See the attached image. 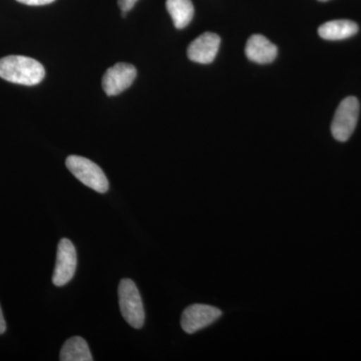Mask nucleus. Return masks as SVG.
Wrapping results in <instances>:
<instances>
[{"instance_id":"1","label":"nucleus","mask_w":361,"mask_h":361,"mask_svg":"<svg viewBox=\"0 0 361 361\" xmlns=\"http://www.w3.org/2000/svg\"><path fill=\"white\" fill-rule=\"evenodd\" d=\"M45 77L44 66L39 61L23 56L0 59V78L13 84L39 85Z\"/></svg>"},{"instance_id":"2","label":"nucleus","mask_w":361,"mask_h":361,"mask_svg":"<svg viewBox=\"0 0 361 361\" xmlns=\"http://www.w3.org/2000/svg\"><path fill=\"white\" fill-rule=\"evenodd\" d=\"M66 165L71 174L85 186L94 190L97 193L104 194L108 191V178L94 161L84 157L73 155L66 158Z\"/></svg>"},{"instance_id":"3","label":"nucleus","mask_w":361,"mask_h":361,"mask_svg":"<svg viewBox=\"0 0 361 361\" xmlns=\"http://www.w3.org/2000/svg\"><path fill=\"white\" fill-rule=\"evenodd\" d=\"M118 304L126 322L135 329H142L145 310L141 294L133 280L125 278L118 285Z\"/></svg>"},{"instance_id":"4","label":"nucleus","mask_w":361,"mask_h":361,"mask_svg":"<svg viewBox=\"0 0 361 361\" xmlns=\"http://www.w3.org/2000/svg\"><path fill=\"white\" fill-rule=\"evenodd\" d=\"M360 109V102L355 97H346L341 102L331 123L334 139L339 142L348 141L357 125Z\"/></svg>"},{"instance_id":"5","label":"nucleus","mask_w":361,"mask_h":361,"mask_svg":"<svg viewBox=\"0 0 361 361\" xmlns=\"http://www.w3.org/2000/svg\"><path fill=\"white\" fill-rule=\"evenodd\" d=\"M77 251L71 240L63 238L59 241L56 264L52 282L56 286H65L75 276L77 270Z\"/></svg>"},{"instance_id":"6","label":"nucleus","mask_w":361,"mask_h":361,"mask_svg":"<svg viewBox=\"0 0 361 361\" xmlns=\"http://www.w3.org/2000/svg\"><path fill=\"white\" fill-rule=\"evenodd\" d=\"M222 316V311L206 304H193L183 312L180 326L186 334H192L212 324Z\"/></svg>"},{"instance_id":"7","label":"nucleus","mask_w":361,"mask_h":361,"mask_svg":"<svg viewBox=\"0 0 361 361\" xmlns=\"http://www.w3.org/2000/svg\"><path fill=\"white\" fill-rule=\"evenodd\" d=\"M135 78L137 70L134 66L125 63H116L104 73L102 85L108 96H118L132 85Z\"/></svg>"},{"instance_id":"8","label":"nucleus","mask_w":361,"mask_h":361,"mask_svg":"<svg viewBox=\"0 0 361 361\" xmlns=\"http://www.w3.org/2000/svg\"><path fill=\"white\" fill-rule=\"evenodd\" d=\"M220 42V37L216 33H203L190 44L187 51L188 58L194 63L208 65L217 56Z\"/></svg>"},{"instance_id":"9","label":"nucleus","mask_w":361,"mask_h":361,"mask_svg":"<svg viewBox=\"0 0 361 361\" xmlns=\"http://www.w3.org/2000/svg\"><path fill=\"white\" fill-rule=\"evenodd\" d=\"M247 58L259 65L272 63L276 59L278 49L269 39L261 35H252L245 49Z\"/></svg>"},{"instance_id":"10","label":"nucleus","mask_w":361,"mask_h":361,"mask_svg":"<svg viewBox=\"0 0 361 361\" xmlns=\"http://www.w3.org/2000/svg\"><path fill=\"white\" fill-rule=\"evenodd\" d=\"M358 32L355 21L338 20L323 23L318 28L320 37L326 40H342L353 37Z\"/></svg>"},{"instance_id":"11","label":"nucleus","mask_w":361,"mask_h":361,"mask_svg":"<svg viewBox=\"0 0 361 361\" xmlns=\"http://www.w3.org/2000/svg\"><path fill=\"white\" fill-rule=\"evenodd\" d=\"M166 6L178 30L186 27L193 20L194 6L191 0H167Z\"/></svg>"},{"instance_id":"12","label":"nucleus","mask_w":361,"mask_h":361,"mask_svg":"<svg viewBox=\"0 0 361 361\" xmlns=\"http://www.w3.org/2000/svg\"><path fill=\"white\" fill-rule=\"evenodd\" d=\"M59 360L61 361H92L89 345L84 338L80 336L71 337L66 341L61 350Z\"/></svg>"},{"instance_id":"13","label":"nucleus","mask_w":361,"mask_h":361,"mask_svg":"<svg viewBox=\"0 0 361 361\" xmlns=\"http://www.w3.org/2000/svg\"><path fill=\"white\" fill-rule=\"evenodd\" d=\"M137 2V0H118V6L123 11V16L130 11Z\"/></svg>"},{"instance_id":"14","label":"nucleus","mask_w":361,"mask_h":361,"mask_svg":"<svg viewBox=\"0 0 361 361\" xmlns=\"http://www.w3.org/2000/svg\"><path fill=\"white\" fill-rule=\"evenodd\" d=\"M16 1L26 4V6H47V4H52L54 0H16Z\"/></svg>"},{"instance_id":"15","label":"nucleus","mask_w":361,"mask_h":361,"mask_svg":"<svg viewBox=\"0 0 361 361\" xmlns=\"http://www.w3.org/2000/svg\"><path fill=\"white\" fill-rule=\"evenodd\" d=\"M6 330V322L4 320V313H2L1 306H0V334H4Z\"/></svg>"},{"instance_id":"16","label":"nucleus","mask_w":361,"mask_h":361,"mask_svg":"<svg viewBox=\"0 0 361 361\" xmlns=\"http://www.w3.org/2000/svg\"><path fill=\"white\" fill-rule=\"evenodd\" d=\"M319 1H329V0H319Z\"/></svg>"}]
</instances>
